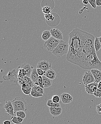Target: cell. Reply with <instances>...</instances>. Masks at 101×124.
<instances>
[{
	"mask_svg": "<svg viewBox=\"0 0 101 124\" xmlns=\"http://www.w3.org/2000/svg\"><path fill=\"white\" fill-rule=\"evenodd\" d=\"M50 112L51 115L54 117H58L62 112V109L61 107H49Z\"/></svg>",
	"mask_w": 101,
	"mask_h": 124,
	"instance_id": "5bb4252c",
	"label": "cell"
},
{
	"mask_svg": "<svg viewBox=\"0 0 101 124\" xmlns=\"http://www.w3.org/2000/svg\"><path fill=\"white\" fill-rule=\"evenodd\" d=\"M32 87L33 86L29 83H24L21 86L22 89H28L32 88Z\"/></svg>",
	"mask_w": 101,
	"mask_h": 124,
	"instance_id": "83f0119b",
	"label": "cell"
},
{
	"mask_svg": "<svg viewBox=\"0 0 101 124\" xmlns=\"http://www.w3.org/2000/svg\"><path fill=\"white\" fill-rule=\"evenodd\" d=\"M32 90L40 93L43 95L44 93V91L43 88L41 87L39 85H34L32 87Z\"/></svg>",
	"mask_w": 101,
	"mask_h": 124,
	"instance_id": "603a6c76",
	"label": "cell"
},
{
	"mask_svg": "<svg viewBox=\"0 0 101 124\" xmlns=\"http://www.w3.org/2000/svg\"><path fill=\"white\" fill-rule=\"evenodd\" d=\"M98 89H101V81L98 83Z\"/></svg>",
	"mask_w": 101,
	"mask_h": 124,
	"instance_id": "60d3db41",
	"label": "cell"
},
{
	"mask_svg": "<svg viewBox=\"0 0 101 124\" xmlns=\"http://www.w3.org/2000/svg\"><path fill=\"white\" fill-rule=\"evenodd\" d=\"M37 68L41 69L46 72L48 70L51 69V64L47 61H41L38 63Z\"/></svg>",
	"mask_w": 101,
	"mask_h": 124,
	"instance_id": "ba28073f",
	"label": "cell"
},
{
	"mask_svg": "<svg viewBox=\"0 0 101 124\" xmlns=\"http://www.w3.org/2000/svg\"><path fill=\"white\" fill-rule=\"evenodd\" d=\"M82 68L90 70L101 68V62L98 58L96 52L87 57Z\"/></svg>",
	"mask_w": 101,
	"mask_h": 124,
	"instance_id": "7a4b0ae2",
	"label": "cell"
},
{
	"mask_svg": "<svg viewBox=\"0 0 101 124\" xmlns=\"http://www.w3.org/2000/svg\"><path fill=\"white\" fill-rule=\"evenodd\" d=\"M37 73L38 74V75L41 76H44L46 72L44 71L43 70L39 69V68H37Z\"/></svg>",
	"mask_w": 101,
	"mask_h": 124,
	"instance_id": "836d02e7",
	"label": "cell"
},
{
	"mask_svg": "<svg viewBox=\"0 0 101 124\" xmlns=\"http://www.w3.org/2000/svg\"><path fill=\"white\" fill-rule=\"evenodd\" d=\"M12 103L15 113L18 111H27V102L23 98L17 97L12 101Z\"/></svg>",
	"mask_w": 101,
	"mask_h": 124,
	"instance_id": "277c9868",
	"label": "cell"
},
{
	"mask_svg": "<svg viewBox=\"0 0 101 124\" xmlns=\"http://www.w3.org/2000/svg\"><path fill=\"white\" fill-rule=\"evenodd\" d=\"M83 81L85 85L95 82L94 76L90 70L86 72L84 74L83 77Z\"/></svg>",
	"mask_w": 101,
	"mask_h": 124,
	"instance_id": "52a82bcc",
	"label": "cell"
},
{
	"mask_svg": "<svg viewBox=\"0 0 101 124\" xmlns=\"http://www.w3.org/2000/svg\"><path fill=\"white\" fill-rule=\"evenodd\" d=\"M31 95L32 97H42L43 96V95L38 93V92H35V91L32 90L31 92Z\"/></svg>",
	"mask_w": 101,
	"mask_h": 124,
	"instance_id": "4316f807",
	"label": "cell"
},
{
	"mask_svg": "<svg viewBox=\"0 0 101 124\" xmlns=\"http://www.w3.org/2000/svg\"><path fill=\"white\" fill-rule=\"evenodd\" d=\"M94 46L96 52H98L101 48V44L99 41V38L98 37L95 38L94 41Z\"/></svg>",
	"mask_w": 101,
	"mask_h": 124,
	"instance_id": "44dd1931",
	"label": "cell"
},
{
	"mask_svg": "<svg viewBox=\"0 0 101 124\" xmlns=\"http://www.w3.org/2000/svg\"><path fill=\"white\" fill-rule=\"evenodd\" d=\"M98 83L95 82L85 85V90L88 94H93L98 89Z\"/></svg>",
	"mask_w": 101,
	"mask_h": 124,
	"instance_id": "9c48e42d",
	"label": "cell"
},
{
	"mask_svg": "<svg viewBox=\"0 0 101 124\" xmlns=\"http://www.w3.org/2000/svg\"><path fill=\"white\" fill-rule=\"evenodd\" d=\"M18 68H23V69L25 70L26 72H27L26 76L30 78L33 69H32V67L30 66V64L25 63L23 64L21 66H19Z\"/></svg>",
	"mask_w": 101,
	"mask_h": 124,
	"instance_id": "2e32d148",
	"label": "cell"
},
{
	"mask_svg": "<svg viewBox=\"0 0 101 124\" xmlns=\"http://www.w3.org/2000/svg\"><path fill=\"white\" fill-rule=\"evenodd\" d=\"M44 76L50 79L53 80L55 79L56 77V74L53 70L50 69L46 72Z\"/></svg>",
	"mask_w": 101,
	"mask_h": 124,
	"instance_id": "e0dca14e",
	"label": "cell"
},
{
	"mask_svg": "<svg viewBox=\"0 0 101 124\" xmlns=\"http://www.w3.org/2000/svg\"><path fill=\"white\" fill-rule=\"evenodd\" d=\"M18 68L14 69L11 72H9L7 75H4L3 76V78L4 80H10L11 83H13L17 84V83H18Z\"/></svg>",
	"mask_w": 101,
	"mask_h": 124,
	"instance_id": "5b68a950",
	"label": "cell"
},
{
	"mask_svg": "<svg viewBox=\"0 0 101 124\" xmlns=\"http://www.w3.org/2000/svg\"><path fill=\"white\" fill-rule=\"evenodd\" d=\"M99 41H100V43L101 44V36L99 38Z\"/></svg>",
	"mask_w": 101,
	"mask_h": 124,
	"instance_id": "b9f144b4",
	"label": "cell"
},
{
	"mask_svg": "<svg viewBox=\"0 0 101 124\" xmlns=\"http://www.w3.org/2000/svg\"><path fill=\"white\" fill-rule=\"evenodd\" d=\"M47 106L49 107H60V104L59 103H54L53 102L52 100H49L47 101Z\"/></svg>",
	"mask_w": 101,
	"mask_h": 124,
	"instance_id": "7402d4cb",
	"label": "cell"
},
{
	"mask_svg": "<svg viewBox=\"0 0 101 124\" xmlns=\"http://www.w3.org/2000/svg\"><path fill=\"white\" fill-rule=\"evenodd\" d=\"M45 18L47 21H53L55 19V16H53V13L48 14V15H45Z\"/></svg>",
	"mask_w": 101,
	"mask_h": 124,
	"instance_id": "d4e9b609",
	"label": "cell"
},
{
	"mask_svg": "<svg viewBox=\"0 0 101 124\" xmlns=\"http://www.w3.org/2000/svg\"><path fill=\"white\" fill-rule=\"evenodd\" d=\"M62 102L64 104H69L72 102L73 97L68 93H63L60 95Z\"/></svg>",
	"mask_w": 101,
	"mask_h": 124,
	"instance_id": "8fae6325",
	"label": "cell"
},
{
	"mask_svg": "<svg viewBox=\"0 0 101 124\" xmlns=\"http://www.w3.org/2000/svg\"><path fill=\"white\" fill-rule=\"evenodd\" d=\"M52 37L50 31H43L42 35V38L43 40L47 41Z\"/></svg>",
	"mask_w": 101,
	"mask_h": 124,
	"instance_id": "ffe728a7",
	"label": "cell"
},
{
	"mask_svg": "<svg viewBox=\"0 0 101 124\" xmlns=\"http://www.w3.org/2000/svg\"><path fill=\"white\" fill-rule=\"evenodd\" d=\"M90 71L94 76L95 82L99 83L101 81V71L98 69H93Z\"/></svg>",
	"mask_w": 101,
	"mask_h": 124,
	"instance_id": "9a60e30c",
	"label": "cell"
},
{
	"mask_svg": "<svg viewBox=\"0 0 101 124\" xmlns=\"http://www.w3.org/2000/svg\"><path fill=\"white\" fill-rule=\"evenodd\" d=\"M4 108L6 109V112L8 113V115L14 116V108L11 101H8L6 102L4 106Z\"/></svg>",
	"mask_w": 101,
	"mask_h": 124,
	"instance_id": "4fadbf2b",
	"label": "cell"
},
{
	"mask_svg": "<svg viewBox=\"0 0 101 124\" xmlns=\"http://www.w3.org/2000/svg\"><path fill=\"white\" fill-rule=\"evenodd\" d=\"M38 82L39 83V85L42 88H44L43 84V79L42 76H39L38 78Z\"/></svg>",
	"mask_w": 101,
	"mask_h": 124,
	"instance_id": "1f68e13d",
	"label": "cell"
},
{
	"mask_svg": "<svg viewBox=\"0 0 101 124\" xmlns=\"http://www.w3.org/2000/svg\"><path fill=\"white\" fill-rule=\"evenodd\" d=\"M51 100L53 102L56 103H59V101H60V98H59V97L58 95H53L52 97Z\"/></svg>",
	"mask_w": 101,
	"mask_h": 124,
	"instance_id": "f1b7e54d",
	"label": "cell"
},
{
	"mask_svg": "<svg viewBox=\"0 0 101 124\" xmlns=\"http://www.w3.org/2000/svg\"><path fill=\"white\" fill-rule=\"evenodd\" d=\"M22 90L23 92L25 94H26V95H30L31 94V92L32 90V88L26 89H22Z\"/></svg>",
	"mask_w": 101,
	"mask_h": 124,
	"instance_id": "4dcf8cb0",
	"label": "cell"
},
{
	"mask_svg": "<svg viewBox=\"0 0 101 124\" xmlns=\"http://www.w3.org/2000/svg\"><path fill=\"white\" fill-rule=\"evenodd\" d=\"M11 122L12 121H9V120H7V121H5L4 122L3 124H11Z\"/></svg>",
	"mask_w": 101,
	"mask_h": 124,
	"instance_id": "f35d334b",
	"label": "cell"
},
{
	"mask_svg": "<svg viewBox=\"0 0 101 124\" xmlns=\"http://www.w3.org/2000/svg\"><path fill=\"white\" fill-rule=\"evenodd\" d=\"M93 95L97 98H101V89H97V91L94 92L93 93Z\"/></svg>",
	"mask_w": 101,
	"mask_h": 124,
	"instance_id": "f546056e",
	"label": "cell"
},
{
	"mask_svg": "<svg viewBox=\"0 0 101 124\" xmlns=\"http://www.w3.org/2000/svg\"><path fill=\"white\" fill-rule=\"evenodd\" d=\"M51 36L52 37L59 40H61L63 39V35L61 31L59 29L53 28L50 31Z\"/></svg>",
	"mask_w": 101,
	"mask_h": 124,
	"instance_id": "7c38bea8",
	"label": "cell"
},
{
	"mask_svg": "<svg viewBox=\"0 0 101 124\" xmlns=\"http://www.w3.org/2000/svg\"><path fill=\"white\" fill-rule=\"evenodd\" d=\"M42 10L43 12L45 15L50 14L51 13V10H52V9L50 7L48 6H45L44 7L42 8Z\"/></svg>",
	"mask_w": 101,
	"mask_h": 124,
	"instance_id": "cb8c5ba5",
	"label": "cell"
},
{
	"mask_svg": "<svg viewBox=\"0 0 101 124\" xmlns=\"http://www.w3.org/2000/svg\"><path fill=\"white\" fill-rule=\"evenodd\" d=\"M42 77L43 79V84L44 88L50 87L52 83V80L44 76H42Z\"/></svg>",
	"mask_w": 101,
	"mask_h": 124,
	"instance_id": "d6986e66",
	"label": "cell"
},
{
	"mask_svg": "<svg viewBox=\"0 0 101 124\" xmlns=\"http://www.w3.org/2000/svg\"><path fill=\"white\" fill-rule=\"evenodd\" d=\"M39 76L37 72V68H34L33 69L30 78L34 83L38 82V78Z\"/></svg>",
	"mask_w": 101,
	"mask_h": 124,
	"instance_id": "ac0fdd59",
	"label": "cell"
},
{
	"mask_svg": "<svg viewBox=\"0 0 101 124\" xmlns=\"http://www.w3.org/2000/svg\"><path fill=\"white\" fill-rule=\"evenodd\" d=\"M17 119L18 121L21 123L23 121V119L20 117H17Z\"/></svg>",
	"mask_w": 101,
	"mask_h": 124,
	"instance_id": "74e56055",
	"label": "cell"
},
{
	"mask_svg": "<svg viewBox=\"0 0 101 124\" xmlns=\"http://www.w3.org/2000/svg\"><path fill=\"white\" fill-rule=\"evenodd\" d=\"M96 4L97 6H101V0H96Z\"/></svg>",
	"mask_w": 101,
	"mask_h": 124,
	"instance_id": "8d00e7d4",
	"label": "cell"
},
{
	"mask_svg": "<svg viewBox=\"0 0 101 124\" xmlns=\"http://www.w3.org/2000/svg\"><path fill=\"white\" fill-rule=\"evenodd\" d=\"M69 50V44L68 42L61 40H60L56 48L52 53L56 57H60L64 55H67Z\"/></svg>",
	"mask_w": 101,
	"mask_h": 124,
	"instance_id": "3957f363",
	"label": "cell"
},
{
	"mask_svg": "<svg viewBox=\"0 0 101 124\" xmlns=\"http://www.w3.org/2000/svg\"><path fill=\"white\" fill-rule=\"evenodd\" d=\"M96 110L99 115H101V104L99 105H97L96 106Z\"/></svg>",
	"mask_w": 101,
	"mask_h": 124,
	"instance_id": "d590c367",
	"label": "cell"
},
{
	"mask_svg": "<svg viewBox=\"0 0 101 124\" xmlns=\"http://www.w3.org/2000/svg\"><path fill=\"white\" fill-rule=\"evenodd\" d=\"M69 36V50L66 59L79 66L84 47L87 45L94 44L95 38L93 34L78 28L73 29Z\"/></svg>",
	"mask_w": 101,
	"mask_h": 124,
	"instance_id": "6da1fadb",
	"label": "cell"
},
{
	"mask_svg": "<svg viewBox=\"0 0 101 124\" xmlns=\"http://www.w3.org/2000/svg\"><path fill=\"white\" fill-rule=\"evenodd\" d=\"M18 81L19 84L21 86H22L23 84L26 83H30L33 86L34 85V83L32 82L31 78L26 76H18Z\"/></svg>",
	"mask_w": 101,
	"mask_h": 124,
	"instance_id": "30bf717a",
	"label": "cell"
},
{
	"mask_svg": "<svg viewBox=\"0 0 101 124\" xmlns=\"http://www.w3.org/2000/svg\"><path fill=\"white\" fill-rule=\"evenodd\" d=\"M83 4H85V5H86V4H88L89 3V0H84L83 1Z\"/></svg>",
	"mask_w": 101,
	"mask_h": 124,
	"instance_id": "ab89813d",
	"label": "cell"
},
{
	"mask_svg": "<svg viewBox=\"0 0 101 124\" xmlns=\"http://www.w3.org/2000/svg\"><path fill=\"white\" fill-rule=\"evenodd\" d=\"M16 114L17 117H21V118H22L23 119L26 117V114H25V111H18V112H16Z\"/></svg>",
	"mask_w": 101,
	"mask_h": 124,
	"instance_id": "484cf974",
	"label": "cell"
},
{
	"mask_svg": "<svg viewBox=\"0 0 101 124\" xmlns=\"http://www.w3.org/2000/svg\"><path fill=\"white\" fill-rule=\"evenodd\" d=\"M60 40L51 37L47 41L44 43V46L48 51L52 52L57 47Z\"/></svg>",
	"mask_w": 101,
	"mask_h": 124,
	"instance_id": "8992f818",
	"label": "cell"
},
{
	"mask_svg": "<svg viewBox=\"0 0 101 124\" xmlns=\"http://www.w3.org/2000/svg\"><path fill=\"white\" fill-rule=\"evenodd\" d=\"M12 119V122H13L14 124H21V123H20L18 121L17 119V117L16 116H13L12 118H11Z\"/></svg>",
	"mask_w": 101,
	"mask_h": 124,
	"instance_id": "e575fe53",
	"label": "cell"
},
{
	"mask_svg": "<svg viewBox=\"0 0 101 124\" xmlns=\"http://www.w3.org/2000/svg\"><path fill=\"white\" fill-rule=\"evenodd\" d=\"M89 3L94 9L96 8V0H89Z\"/></svg>",
	"mask_w": 101,
	"mask_h": 124,
	"instance_id": "d6a6232c",
	"label": "cell"
}]
</instances>
